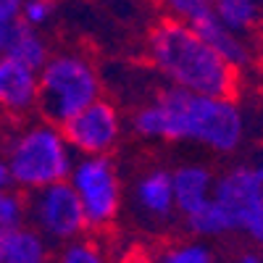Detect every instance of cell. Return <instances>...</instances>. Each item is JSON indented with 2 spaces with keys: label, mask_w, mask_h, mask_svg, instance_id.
<instances>
[{
  "label": "cell",
  "mask_w": 263,
  "mask_h": 263,
  "mask_svg": "<svg viewBox=\"0 0 263 263\" xmlns=\"http://www.w3.org/2000/svg\"><path fill=\"white\" fill-rule=\"evenodd\" d=\"M234 263H263V248L258 245H248L234 255Z\"/></svg>",
  "instance_id": "obj_22"
},
{
  "label": "cell",
  "mask_w": 263,
  "mask_h": 263,
  "mask_svg": "<svg viewBox=\"0 0 263 263\" xmlns=\"http://www.w3.org/2000/svg\"><path fill=\"white\" fill-rule=\"evenodd\" d=\"M53 53V45L48 34L42 29H34V27H27L16 21L11 27V34H8V48H6V55L8 58H16L21 63L32 66V69L40 71V66L48 61V55Z\"/></svg>",
  "instance_id": "obj_13"
},
{
  "label": "cell",
  "mask_w": 263,
  "mask_h": 263,
  "mask_svg": "<svg viewBox=\"0 0 263 263\" xmlns=\"http://www.w3.org/2000/svg\"><path fill=\"white\" fill-rule=\"evenodd\" d=\"M156 6L163 18L182 21V24H190V27H195L213 8L211 0H156Z\"/></svg>",
  "instance_id": "obj_19"
},
{
  "label": "cell",
  "mask_w": 263,
  "mask_h": 263,
  "mask_svg": "<svg viewBox=\"0 0 263 263\" xmlns=\"http://www.w3.org/2000/svg\"><path fill=\"white\" fill-rule=\"evenodd\" d=\"M6 187H11V179H8V171L3 166V158H0V190H6Z\"/></svg>",
  "instance_id": "obj_23"
},
{
  "label": "cell",
  "mask_w": 263,
  "mask_h": 263,
  "mask_svg": "<svg viewBox=\"0 0 263 263\" xmlns=\"http://www.w3.org/2000/svg\"><path fill=\"white\" fill-rule=\"evenodd\" d=\"M63 137L77 158L84 156H114L126 135V119L116 100L108 95L98 98L66 124H61Z\"/></svg>",
  "instance_id": "obj_8"
},
{
  "label": "cell",
  "mask_w": 263,
  "mask_h": 263,
  "mask_svg": "<svg viewBox=\"0 0 263 263\" xmlns=\"http://www.w3.org/2000/svg\"><path fill=\"white\" fill-rule=\"evenodd\" d=\"M211 3H216V0H211Z\"/></svg>",
  "instance_id": "obj_27"
},
{
  "label": "cell",
  "mask_w": 263,
  "mask_h": 263,
  "mask_svg": "<svg viewBox=\"0 0 263 263\" xmlns=\"http://www.w3.org/2000/svg\"><path fill=\"white\" fill-rule=\"evenodd\" d=\"M129 205L135 218L147 229H163L177 221L171 168L163 166L142 168L129 187Z\"/></svg>",
  "instance_id": "obj_9"
},
{
  "label": "cell",
  "mask_w": 263,
  "mask_h": 263,
  "mask_svg": "<svg viewBox=\"0 0 263 263\" xmlns=\"http://www.w3.org/2000/svg\"><path fill=\"white\" fill-rule=\"evenodd\" d=\"M153 263H218L216 250L211 248L208 239H182L161 248L153 258Z\"/></svg>",
  "instance_id": "obj_16"
},
{
  "label": "cell",
  "mask_w": 263,
  "mask_h": 263,
  "mask_svg": "<svg viewBox=\"0 0 263 263\" xmlns=\"http://www.w3.org/2000/svg\"><path fill=\"white\" fill-rule=\"evenodd\" d=\"M21 0H0V24H16Z\"/></svg>",
  "instance_id": "obj_21"
},
{
  "label": "cell",
  "mask_w": 263,
  "mask_h": 263,
  "mask_svg": "<svg viewBox=\"0 0 263 263\" xmlns=\"http://www.w3.org/2000/svg\"><path fill=\"white\" fill-rule=\"evenodd\" d=\"M37 114L53 124H66L82 108L105 95L103 69L98 58L77 45L58 48L40 66Z\"/></svg>",
  "instance_id": "obj_4"
},
{
  "label": "cell",
  "mask_w": 263,
  "mask_h": 263,
  "mask_svg": "<svg viewBox=\"0 0 263 263\" xmlns=\"http://www.w3.org/2000/svg\"><path fill=\"white\" fill-rule=\"evenodd\" d=\"M142 53L145 66L166 87L221 98H234L239 90V71L182 21L161 16L147 29Z\"/></svg>",
  "instance_id": "obj_2"
},
{
  "label": "cell",
  "mask_w": 263,
  "mask_h": 263,
  "mask_svg": "<svg viewBox=\"0 0 263 263\" xmlns=\"http://www.w3.org/2000/svg\"><path fill=\"white\" fill-rule=\"evenodd\" d=\"M213 200L227 218L229 234L263 248V184L250 163H234L216 174Z\"/></svg>",
  "instance_id": "obj_6"
},
{
  "label": "cell",
  "mask_w": 263,
  "mask_h": 263,
  "mask_svg": "<svg viewBox=\"0 0 263 263\" xmlns=\"http://www.w3.org/2000/svg\"><path fill=\"white\" fill-rule=\"evenodd\" d=\"M50 263H108V258L98 239L82 234L77 239H69V242L53 248Z\"/></svg>",
  "instance_id": "obj_17"
},
{
  "label": "cell",
  "mask_w": 263,
  "mask_h": 263,
  "mask_svg": "<svg viewBox=\"0 0 263 263\" xmlns=\"http://www.w3.org/2000/svg\"><path fill=\"white\" fill-rule=\"evenodd\" d=\"M40 77L37 69L16 58L0 55V116L21 121L37 114Z\"/></svg>",
  "instance_id": "obj_10"
},
{
  "label": "cell",
  "mask_w": 263,
  "mask_h": 263,
  "mask_svg": "<svg viewBox=\"0 0 263 263\" xmlns=\"http://www.w3.org/2000/svg\"><path fill=\"white\" fill-rule=\"evenodd\" d=\"M197 34H200L208 45L221 55L229 66H234L237 71H242L245 66L253 61V48H250V40L248 37H239L234 32H229L221 21L213 16V8L208 16H203L197 24L192 27Z\"/></svg>",
  "instance_id": "obj_12"
},
{
  "label": "cell",
  "mask_w": 263,
  "mask_h": 263,
  "mask_svg": "<svg viewBox=\"0 0 263 263\" xmlns=\"http://www.w3.org/2000/svg\"><path fill=\"white\" fill-rule=\"evenodd\" d=\"M213 16L229 32H234L239 37H248V40L263 27L258 0H216Z\"/></svg>",
  "instance_id": "obj_15"
},
{
  "label": "cell",
  "mask_w": 263,
  "mask_h": 263,
  "mask_svg": "<svg viewBox=\"0 0 263 263\" xmlns=\"http://www.w3.org/2000/svg\"><path fill=\"white\" fill-rule=\"evenodd\" d=\"M6 263H50L53 248L32 227H18L3 234Z\"/></svg>",
  "instance_id": "obj_14"
},
{
  "label": "cell",
  "mask_w": 263,
  "mask_h": 263,
  "mask_svg": "<svg viewBox=\"0 0 263 263\" xmlns=\"http://www.w3.org/2000/svg\"><path fill=\"white\" fill-rule=\"evenodd\" d=\"M213 184H216V174L208 163L187 161L171 168V187H174V203H177L179 221L190 218L192 213H197L213 200Z\"/></svg>",
  "instance_id": "obj_11"
},
{
  "label": "cell",
  "mask_w": 263,
  "mask_h": 263,
  "mask_svg": "<svg viewBox=\"0 0 263 263\" xmlns=\"http://www.w3.org/2000/svg\"><path fill=\"white\" fill-rule=\"evenodd\" d=\"M27 227H32L50 248L87 234V221L71 184L55 182L27 192Z\"/></svg>",
  "instance_id": "obj_7"
},
{
  "label": "cell",
  "mask_w": 263,
  "mask_h": 263,
  "mask_svg": "<svg viewBox=\"0 0 263 263\" xmlns=\"http://www.w3.org/2000/svg\"><path fill=\"white\" fill-rule=\"evenodd\" d=\"M0 158L11 187L21 192L66 182L77 161L63 129L42 116L11 121V129L0 137Z\"/></svg>",
  "instance_id": "obj_3"
},
{
  "label": "cell",
  "mask_w": 263,
  "mask_h": 263,
  "mask_svg": "<svg viewBox=\"0 0 263 263\" xmlns=\"http://www.w3.org/2000/svg\"><path fill=\"white\" fill-rule=\"evenodd\" d=\"M258 8H260V21H263V0H258Z\"/></svg>",
  "instance_id": "obj_26"
},
{
  "label": "cell",
  "mask_w": 263,
  "mask_h": 263,
  "mask_svg": "<svg viewBox=\"0 0 263 263\" xmlns=\"http://www.w3.org/2000/svg\"><path fill=\"white\" fill-rule=\"evenodd\" d=\"M0 263H6V253H3V234H0Z\"/></svg>",
  "instance_id": "obj_25"
},
{
  "label": "cell",
  "mask_w": 263,
  "mask_h": 263,
  "mask_svg": "<svg viewBox=\"0 0 263 263\" xmlns=\"http://www.w3.org/2000/svg\"><path fill=\"white\" fill-rule=\"evenodd\" d=\"M82 205L87 232L111 229L124 211V179L114 156H84L77 158L69 179Z\"/></svg>",
  "instance_id": "obj_5"
},
{
  "label": "cell",
  "mask_w": 263,
  "mask_h": 263,
  "mask_svg": "<svg viewBox=\"0 0 263 263\" xmlns=\"http://www.w3.org/2000/svg\"><path fill=\"white\" fill-rule=\"evenodd\" d=\"M27 224V192L16 187L0 190V234Z\"/></svg>",
  "instance_id": "obj_18"
},
{
  "label": "cell",
  "mask_w": 263,
  "mask_h": 263,
  "mask_svg": "<svg viewBox=\"0 0 263 263\" xmlns=\"http://www.w3.org/2000/svg\"><path fill=\"white\" fill-rule=\"evenodd\" d=\"M250 168L255 171V177H258V179H260V184H263V156H260L258 161H253V163H250Z\"/></svg>",
  "instance_id": "obj_24"
},
{
  "label": "cell",
  "mask_w": 263,
  "mask_h": 263,
  "mask_svg": "<svg viewBox=\"0 0 263 263\" xmlns=\"http://www.w3.org/2000/svg\"><path fill=\"white\" fill-rule=\"evenodd\" d=\"M58 16V0H21L18 21L45 32Z\"/></svg>",
  "instance_id": "obj_20"
},
{
  "label": "cell",
  "mask_w": 263,
  "mask_h": 263,
  "mask_svg": "<svg viewBox=\"0 0 263 263\" xmlns=\"http://www.w3.org/2000/svg\"><path fill=\"white\" fill-rule=\"evenodd\" d=\"M126 129L145 142H187L213 156H232L248 137V119L237 98L195 95L161 84L132 108Z\"/></svg>",
  "instance_id": "obj_1"
}]
</instances>
